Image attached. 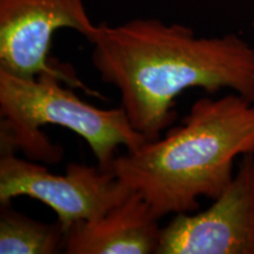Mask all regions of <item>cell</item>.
<instances>
[{
	"label": "cell",
	"mask_w": 254,
	"mask_h": 254,
	"mask_svg": "<svg viewBox=\"0 0 254 254\" xmlns=\"http://www.w3.org/2000/svg\"><path fill=\"white\" fill-rule=\"evenodd\" d=\"M90 43L101 80L118 88L120 106L148 141L172 127L186 90L228 88L254 101V47L236 34L200 38L183 24L133 19L100 24Z\"/></svg>",
	"instance_id": "1"
},
{
	"label": "cell",
	"mask_w": 254,
	"mask_h": 254,
	"mask_svg": "<svg viewBox=\"0 0 254 254\" xmlns=\"http://www.w3.org/2000/svg\"><path fill=\"white\" fill-rule=\"evenodd\" d=\"M254 154V101L238 93L196 100L179 126L117 155L112 168L159 219L193 213L199 198L217 199L233 179L234 160Z\"/></svg>",
	"instance_id": "2"
},
{
	"label": "cell",
	"mask_w": 254,
	"mask_h": 254,
	"mask_svg": "<svg viewBox=\"0 0 254 254\" xmlns=\"http://www.w3.org/2000/svg\"><path fill=\"white\" fill-rule=\"evenodd\" d=\"M64 84L55 73L21 78L0 69V150L21 151L44 164L59 163L63 147L40 131V127L57 125L81 136L99 168L107 171L119 146L135 151L148 141L133 128L122 106L99 109L82 101Z\"/></svg>",
	"instance_id": "3"
},
{
	"label": "cell",
	"mask_w": 254,
	"mask_h": 254,
	"mask_svg": "<svg viewBox=\"0 0 254 254\" xmlns=\"http://www.w3.org/2000/svg\"><path fill=\"white\" fill-rule=\"evenodd\" d=\"M112 170L71 163L57 176L43 165L18 158L12 150H0V204L26 195L57 213L64 230L79 221L100 218L131 194Z\"/></svg>",
	"instance_id": "4"
},
{
	"label": "cell",
	"mask_w": 254,
	"mask_h": 254,
	"mask_svg": "<svg viewBox=\"0 0 254 254\" xmlns=\"http://www.w3.org/2000/svg\"><path fill=\"white\" fill-rule=\"evenodd\" d=\"M60 28H72L91 41L99 25L91 20L84 0H0V69L21 78L55 73L67 86L101 98L71 69L49 62L53 36Z\"/></svg>",
	"instance_id": "5"
},
{
	"label": "cell",
	"mask_w": 254,
	"mask_h": 254,
	"mask_svg": "<svg viewBox=\"0 0 254 254\" xmlns=\"http://www.w3.org/2000/svg\"><path fill=\"white\" fill-rule=\"evenodd\" d=\"M157 254H254V154L207 209L174 214L161 228Z\"/></svg>",
	"instance_id": "6"
},
{
	"label": "cell",
	"mask_w": 254,
	"mask_h": 254,
	"mask_svg": "<svg viewBox=\"0 0 254 254\" xmlns=\"http://www.w3.org/2000/svg\"><path fill=\"white\" fill-rule=\"evenodd\" d=\"M159 219L140 193L131 194L91 221H79L66 231V254H157Z\"/></svg>",
	"instance_id": "7"
},
{
	"label": "cell",
	"mask_w": 254,
	"mask_h": 254,
	"mask_svg": "<svg viewBox=\"0 0 254 254\" xmlns=\"http://www.w3.org/2000/svg\"><path fill=\"white\" fill-rule=\"evenodd\" d=\"M65 230L59 220L45 224L0 204V253L57 254L63 252Z\"/></svg>",
	"instance_id": "8"
}]
</instances>
